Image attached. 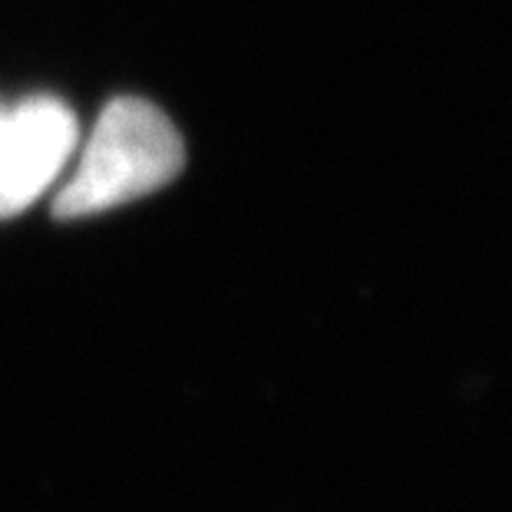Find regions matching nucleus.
<instances>
[{"instance_id": "obj_1", "label": "nucleus", "mask_w": 512, "mask_h": 512, "mask_svg": "<svg viewBox=\"0 0 512 512\" xmlns=\"http://www.w3.org/2000/svg\"><path fill=\"white\" fill-rule=\"evenodd\" d=\"M185 169V143L172 119L139 96L103 106L70 179L53 199L57 219H86L166 189Z\"/></svg>"}, {"instance_id": "obj_2", "label": "nucleus", "mask_w": 512, "mask_h": 512, "mask_svg": "<svg viewBox=\"0 0 512 512\" xmlns=\"http://www.w3.org/2000/svg\"><path fill=\"white\" fill-rule=\"evenodd\" d=\"M76 116L53 96L0 106V219L30 209L70 166Z\"/></svg>"}]
</instances>
